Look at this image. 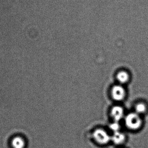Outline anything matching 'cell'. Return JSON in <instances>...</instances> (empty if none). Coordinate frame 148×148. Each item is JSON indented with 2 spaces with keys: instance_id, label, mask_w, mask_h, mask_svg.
Wrapping results in <instances>:
<instances>
[{
  "instance_id": "6da1fadb",
  "label": "cell",
  "mask_w": 148,
  "mask_h": 148,
  "mask_svg": "<svg viewBox=\"0 0 148 148\" xmlns=\"http://www.w3.org/2000/svg\"><path fill=\"white\" fill-rule=\"evenodd\" d=\"M126 126L131 130L138 129L142 124L141 119L137 113H131L126 116L125 120Z\"/></svg>"
},
{
  "instance_id": "7a4b0ae2",
  "label": "cell",
  "mask_w": 148,
  "mask_h": 148,
  "mask_svg": "<svg viewBox=\"0 0 148 148\" xmlns=\"http://www.w3.org/2000/svg\"><path fill=\"white\" fill-rule=\"evenodd\" d=\"M93 136L95 141L101 145H105L111 140V137L107 132L101 129L95 130L93 133Z\"/></svg>"
},
{
  "instance_id": "3957f363",
  "label": "cell",
  "mask_w": 148,
  "mask_h": 148,
  "mask_svg": "<svg viewBox=\"0 0 148 148\" xmlns=\"http://www.w3.org/2000/svg\"><path fill=\"white\" fill-rule=\"evenodd\" d=\"M112 95L113 98L116 101H121L125 96V90L122 86L116 85L112 89Z\"/></svg>"
},
{
  "instance_id": "277c9868",
  "label": "cell",
  "mask_w": 148,
  "mask_h": 148,
  "mask_svg": "<svg viewBox=\"0 0 148 148\" xmlns=\"http://www.w3.org/2000/svg\"><path fill=\"white\" fill-rule=\"evenodd\" d=\"M111 114L115 122H118L123 117V109L120 106H115L112 108Z\"/></svg>"
},
{
  "instance_id": "5b68a950",
  "label": "cell",
  "mask_w": 148,
  "mask_h": 148,
  "mask_svg": "<svg viewBox=\"0 0 148 148\" xmlns=\"http://www.w3.org/2000/svg\"><path fill=\"white\" fill-rule=\"evenodd\" d=\"M11 146L13 148H25L26 143L22 137L16 136L12 139Z\"/></svg>"
},
{
  "instance_id": "8992f818",
  "label": "cell",
  "mask_w": 148,
  "mask_h": 148,
  "mask_svg": "<svg viewBox=\"0 0 148 148\" xmlns=\"http://www.w3.org/2000/svg\"><path fill=\"white\" fill-rule=\"evenodd\" d=\"M125 135L119 131L114 132L111 137V140L113 142L116 144H121L125 140Z\"/></svg>"
},
{
  "instance_id": "52a82bcc",
  "label": "cell",
  "mask_w": 148,
  "mask_h": 148,
  "mask_svg": "<svg viewBox=\"0 0 148 148\" xmlns=\"http://www.w3.org/2000/svg\"><path fill=\"white\" fill-rule=\"evenodd\" d=\"M117 78L118 81L121 83H125L128 80L129 75L126 72L122 71L117 74Z\"/></svg>"
},
{
  "instance_id": "ba28073f",
  "label": "cell",
  "mask_w": 148,
  "mask_h": 148,
  "mask_svg": "<svg viewBox=\"0 0 148 148\" xmlns=\"http://www.w3.org/2000/svg\"><path fill=\"white\" fill-rule=\"evenodd\" d=\"M146 110V106L143 103H139L136 107V111L137 114L143 113Z\"/></svg>"
},
{
  "instance_id": "9c48e42d",
  "label": "cell",
  "mask_w": 148,
  "mask_h": 148,
  "mask_svg": "<svg viewBox=\"0 0 148 148\" xmlns=\"http://www.w3.org/2000/svg\"><path fill=\"white\" fill-rule=\"evenodd\" d=\"M110 128L112 131H114V132H117L120 129V126L118 122H115L110 125Z\"/></svg>"
}]
</instances>
